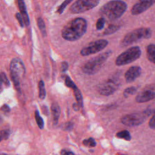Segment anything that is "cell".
Wrapping results in <instances>:
<instances>
[{
	"mask_svg": "<svg viewBox=\"0 0 155 155\" xmlns=\"http://www.w3.org/2000/svg\"><path fill=\"white\" fill-rule=\"evenodd\" d=\"M87 29V21L82 18H76L64 26L62 30V36L67 41H75L82 37Z\"/></svg>",
	"mask_w": 155,
	"mask_h": 155,
	"instance_id": "obj_1",
	"label": "cell"
},
{
	"mask_svg": "<svg viewBox=\"0 0 155 155\" xmlns=\"http://www.w3.org/2000/svg\"><path fill=\"white\" fill-rule=\"evenodd\" d=\"M127 9V4L122 1H110L103 5L99 13L104 19L115 20L120 18Z\"/></svg>",
	"mask_w": 155,
	"mask_h": 155,
	"instance_id": "obj_2",
	"label": "cell"
},
{
	"mask_svg": "<svg viewBox=\"0 0 155 155\" xmlns=\"http://www.w3.org/2000/svg\"><path fill=\"white\" fill-rule=\"evenodd\" d=\"M111 54L112 51L111 50H108L93 58L83 65L82 67V71L84 73L88 75L96 73Z\"/></svg>",
	"mask_w": 155,
	"mask_h": 155,
	"instance_id": "obj_3",
	"label": "cell"
},
{
	"mask_svg": "<svg viewBox=\"0 0 155 155\" xmlns=\"http://www.w3.org/2000/svg\"><path fill=\"white\" fill-rule=\"evenodd\" d=\"M151 35L152 31L150 28H139L127 33L120 41V45L122 47H125L143 39H148Z\"/></svg>",
	"mask_w": 155,
	"mask_h": 155,
	"instance_id": "obj_4",
	"label": "cell"
},
{
	"mask_svg": "<svg viewBox=\"0 0 155 155\" xmlns=\"http://www.w3.org/2000/svg\"><path fill=\"white\" fill-rule=\"evenodd\" d=\"M153 112L151 109H147L142 112L128 114L124 116L120 121L124 125L128 127L138 126L144 122Z\"/></svg>",
	"mask_w": 155,
	"mask_h": 155,
	"instance_id": "obj_5",
	"label": "cell"
},
{
	"mask_svg": "<svg viewBox=\"0 0 155 155\" xmlns=\"http://www.w3.org/2000/svg\"><path fill=\"white\" fill-rule=\"evenodd\" d=\"M141 55V50L139 47H131L119 54L115 61V64L117 66L125 65L135 61Z\"/></svg>",
	"mask_w": 155,
	"mask_h": 155,
	"instance_id": "obj_6",
	"label": "cell"
},
{
	"mask_svg": "<svg viewBox=\"0 0 155 155\" xmlns=\"http://www.w3.org/2000/svg\"><path fill=\"white\" fill-rule=\"evenodd\" d=\"M12 79L16 88L19 86L20 79L25 74V66L22 61L19 58H14L10 65Z\"/></svg>",
	"mask_w": 155,
	"mask_h": 155,
	"instance_id": "obj_7",
	"label": "cell"
},
{
	"mask_svg": "<svg viewBox=\"0 0 155 155\" xmlns=\"http://www.w3.org/2000/svg\"><path fill=\"white\" fill-rule=\"evenodd\" d=\"M120 85L119 78L113 77L100 84L97 87L99 93L102 96H110L116 91Z\"/></svg>",
	"mask_w": 155,
	"mask_h": 155,
	"instance_id": "obj_8",
	"label": "cell"
},
{
	"mask_svg": "<svg viewBox=\"0 0 155 155\" xmlns=\"http://www.w3.org/2000/svg\"><path fill=\"white\" fill-rule=\"evenodd\" d=\"M99 3L98 0H78L71 5L70 12L73 14L82 13L96 7Z\"/></svg>",
	"mask_w": 155,
	"mask_h": 155,
	"instance_id": "obj_9",
	"label": "cell"
},
{
	"mask_svg": "<svg viewBox=\"0 0 155 155\" xmlns=\"http://www.w3.org/2000/svg\"><path fill=\"white\" fill-rule=\"evenodd\" d=\"M108 44V41L105 39H98L89 43L86 47L82 48L80 53L83 56H89L104 49Z\"/></svg>",
	"mask_w": 155,
	"mask_h": 155,
	"instance_id": "obj_10",
	"label": "cell"
},
{
	"mask_svg": "<svg viewBox=\"0 0 155 155\" xmlns=\"http://www.w3.org/2000/svg\"><path fill=\"white\" fill-rule=\"evenodd\" d=\"M155 99V84L144 87L136 96L135 100L137 103H144Z\"/></svg>",
	"mask_w": 155,
	"mask_h": 155,
	"instance_id": "obj_11",
	"label": "cell"
},
{
	"mask_svg": "<svg viewBox=\"0 0 155 155\" xmlns=\"http://www.w3.org/2000/svg\"><path fill=\"white\" fill-rule=\"evenodd\" d=\"M155 3V1H139L136 2L131 8V13L133 15H137L148 10Z\"/></svg>",
	"mask_w": 155,
	"mask_h": 155,
	"instance_id": "obj_12",
	"label": "cell"
},
{
	"mask_svg": "<svg viewBox=\"0 0 155 155\" xmlns=\"http://www.w3.org/2000/svg\"><path fill=\"white\" fill-rule=\"evenodd\" d=\"M142 69L139 66H132L125 73V79L127 82L130 83L136 79L141 74Z\"/></svg>",
	"mask_w": 155,
	"mask_h": 155,
	"instance_id": "obj_13",
	"label": "cell"
},
{
	"mask_svg": "<svg viewBox=\"0 0 155 155\" xmlns=\"http://www.w3.org/2000/svg\"><path fill=\"white\" fill-rule=\"evenodd\" d=\"M18 7L19 8L20 12H21V15L23 19V22H24L25 25L26 26H28L30 24V21H29V18L27 15V12L26 10V7L25 3L23 1L19 0L18 1Z\"/></svg>",
	"mask_w": 155,
	"mask_h": 155,
	"instance_id": "obj_14",
	"label": "cell"
},
{
	"mask_svg": "<svg viewBox=\"0 0 155 155\" xmlns=\"http://www.w3.org/2000/svg\"><path fill=\"white\" fill-rule=\"evenodd\" d=\"M146 53L148 60L155 64V44H149L147 47Z\"/></svg>",
	"mask_w": 155,
	"mask_h": 155,
	"instance_id": "obj_15",
	"label": "cell"
},
{
	"mask_svg": "<svg viewBox=\"0 0 155 155\" xmlns=\"http://www.w3.org/2000/svg\"><path fill=\"white\" fill-rule=\"evenodd\" d=\"M51 113L53 117L54 123L56 124L58 122L60 114H61V108L58 104L56 102L52 104L51 107Z\"/></svg>",
	"mask_w": 155,
	"mask_h": 155,
	"instance_id": "obj_16",
	"label": "cell"
},
{
	"mask_svg": "<svg viewBox=\"0 0 155 155\" xmlns=\"http://www.w3.org/2000/svg\"><path fill=\"white\" fill-rule=\"evenodd\" d=\"M72 90L73 91L76 100L77 101V104L80 107H83V98L80 90L77 87V86L73 88Z\"/></svg>",
	"mask_w": 155,
	"mask_h": 155,
	"instance_id": "obj_17",
	"label": "cell"
},
{
	"mask_svg": "<svg viewBox=\"0 0 155 155\" xmlns=\"http://www.w3.org/2000/svg\"><path fill=\"white\" fill-rule=\"evenodd\" d=\"M119 28H120V26L118 25H114V24L109 25L103 32V35H111L116 32L117 30H119Z\"/></svg>",
	"mask_w": 155,
	"mask_h": 155,
	"instance_id": "obj_18",
	"label": "cell"
},
{
	"mask_svg": "<svg viewBox=\"0 0 155 155\" xmlns=\"http://www.w3.org/2000/svg\"><path fill=\"white\" fill-rule=\"evenodd\" d=\"M116 136L120 139H124L126 140H130L131 139L130 133L127 130H122L121 131L118 132L116 134Z\"/></svg>",
	"mask_w": 155,
	"mask_h": 155,
	"instance_id": "obj_19",
	"label": "cell"
},
{
	"mask_svg": "<svg viewBox=\"0 0 155 155\" xmlns=\"http://www.w3.org/2000/svg\"><path fill=\"white\" fill-rule=\"evenodd\" d=\"M39 97L41 99H44L46 95V91L45 89V86H44V83L42 81H41L39 82Z\"/></svg>",
	"mask_w": 155,
	"mask_h": 155,
	"instance_id": "obj_20",
	"label": "cell"
},
{
	"mask_svg": "<svg viewBox=\"0 0 155 155\" xmlns=\"http://www.w3.org/2000/svg\"><path fill=\"white\" fill-rule=\"evenodd\" d=\"M136 91H137V88L136 87H130L125 89V90L124 91L123 94L125 97H127L130 95L135 94Z\"/></svg>",
	"mask_w": 155,
	"mask_h": 155,
	"instance_id": "obj_21",
	"label": "cell"
},
{
	"mask_svg": "<svg viewBox=\"0 0 155 155\" xmlns=\"http://www.w3.org/2000/svg\"><path fill=\"white\" fill-rule=\"evenodd\" d=\"M38 25L41 31L42 32V35L44 36H45L46 35L45 25V23H44L43 19L41 18H39L38 19Z\"/></svg>",
	"mask_w": 155,
	"mask_h": 155,
	"instance_id": "obj_22",
	"label": "cell"
},
{
	"mask_svg": "<svg viewBox=\"0 0 155 155\" xmlns=\"http://www.w3.org/2000/svg\"><path fill=\"white\" fill-rule=\"evenodd\" d=\"M35 119H36V123H37L38 127L41 129H42L44 128V121H43L42 118L40 116L39 112L37 110L35 111Z\"/></svg>",
	"mask_w": 155,
	"mask_h": 155,
	"instance_id": "obj_23",
	"label": "cell"
},
{
	"mask_svg": "<svg viewBox=\"0 0 155 155\" xmlns=\"http://www.w3.org/2000/svg\"><path fill=\"white\" fill-rule=\"evenodd\" d=\"M83 144L85 146L90 147H94L96 146V142L95 140L92 138L90 137L87 139H85L83 140Z\"/></svg>",
	"mask_w": 155,
	"mask_h": 155,
	"instance_id": "obj_24",
	"label": "cell"
},
{
	"mask_svg": "<svg viewBox=\"0 0 155 155\" xmlns=\"http://www.w3.org/2000/svg\"><path fill=\"white\" fill-rule=\"evenodd\" d=\"M105 19L102 17L99 18L96 22V28L97 30H102L104 27V25H105Z\"/></svg>",
	"mask_w": 155,
	"mask_h": 155,
	"instance_id": "obj_25",
	"label": "cell"
},
{
	"mask_svg": "<svg viewBox=\"0 0 155 155\" xmlns=\"http://www.w3.org/2000/svg\"><path fill=\"white\" fill-rule=\"evenodd\" d=\"M65 84L67 87L71 88V89H73V88H74L75 87H76V84L74 83V82L71 79V78L67 76L65 79Z\"/></svg>",
	"mask_w": 155,
	"mask_h": 155,
	"instance_id": "obj_26",
	"label": "cell"
},
{
	"mask_svg": "<svg viewBox=\"0 0 155 155\" xmlns=\"http://www.w3.org/2000/svg\"><path fill=\"white\" fill-rule=\"evenodd\" d=\"M71 2V0H67V1H64V2L62 3V4L58 7L57 12H58L59 14H61V13L64 12V9H65V7H67V5L69 3H70Z\"/></svg>",
	"mask_w": 155,
	"mask_h": 155,
	"instance_id": "obj_27",
	"label": "cell"
},
{
	"mask_svg": "<svg viewBox=\"0 0 155 155\" xmlns=\"http://www.w3.org/2000/svg\"><path fill=\"white\" fill-rule=\"evenodd\" d=\"M148 125H149V127L151 129L155 130V110L154 111L153 114L151 119L149 120Z\"/></svg>",
	"mask_w": 155,
	"mask_h": 155,
	"instance_id": "obj_28",
	"label": "cell"
},
{
	"mask_svg": "<svg viewBox=\"0 0 155 155\" xmlns=\"http://www.w3.org/2000/svg\"><path fill=\"white\" fill-rule=\"evenodd\" d=\"M10 133L7 130H2L0 131V141L3 139H7L9 137Z\"/></svg>",
	"mask_w": 155,
	"mask_h": 155,
	"instance_id": "obj_29",
	"label": "cell"
},
{
	"mask_svg": "<svg viewBox=\"0 0 155 155\" xmlns=\"http://www.w3.org/2000/svg\"><path fill=\"white\" fill-rule=\"evenodd\" d=\"M73 127V124L71 122H67L64 124V129L65 130H71Z\"/></svg>",
	"mask_w": 155,
	"mask_h": 155,
	"instance_id": "obj_30",
	"label": "cell"
},
{
	"mask_svg": "<svg viewBox=\"0 0 155 155\" xmlns=\"http://www.w3.org/2000/svg\"><path fill=\"white\" fill-rule=\"evenodd\" d=\"M1 78H2V82L4 83H5V84L7 85V86H8L10 85V82L8 81V78H7L5 74H4V73H2L1 74Z\"/></svg>",
	"mask_w": 155,
	"mask_h": 155,
	"instance_id": "obj_31",
	"label": "cell"
},
{
	"mask_svg": "<svg viewBox=\"0 0 155 155\" xmlns=\"http://www.w3.org/2000/svg\"><path fill=\"white\" fill-rule=\"evenodd\" d=\"M68 64L67 62H63L61 64V70L62 72H65L68 70Z\"/></svg>",
	"mask_w": 155,
	"mask_h": 155,
	"instance_id": "obj_32",
	"label": "cell"
},
{
	"mask_svg": "<svg viewBox=\"0 0 155 155\" xmlns=\"http://www.w3.org/2000/svg\"><path fill=\"white\" fill-rule=\"evenodd\" d=\"M16 18H17V19H18V22H19V24H20V25H21V27H24V22H23L22 18V16H21V15L20 13H16Z\"/></svg>",
	"mask_w": 155,
	"mask_h": 155,
	"instance_id": "obj_33",
	"label": "cell"
},
{
	"mask_svg": "<svg viewBox=\"0 0 155 155\" xmlns=\"http://www.w3.org/2000/svg\"><path fill=\"white\" fill-rule=\"evenodd\" d=\"M61 155H74V154L70 151L67 150H62L61 152Z\"/></svg>",
	"mask_w": 155,
	"mask_h": 155,
	"instance_id": "obj_34",
	"label": "cell"
},
{
	"mask_svg": "<svg viewBox=\"0 0 155 155\" xmlns=\"http://www.w3.org/2000/svg\"><path fill=\"white\" fill-rule=\"evenodd\" d=\"M1 110H2V111H4V112H9L10 110V108L8 107V105H4L2 107V108H1Z\"/></svg>",
	"mask_w": 155,
	"mask_h": 155,
	"instance_id": "obj_35",
	"label": "cell"
},
{
	"mask_svg": "<svg viewBox=\"0 0 155 155\" xmlns=\"http://www.w3.org/2000/svg\"><path fill=\"white\" fill-rule=\"evenodd\" d=\"M73 109H74V110H75V111H78L79 109H80V107L79 106V105L76 103V104H74L73 105Z\"/></svg>",
	"mask_w": 155,
	"mask_h": 155,
	"instance_id": "obj_36",
	"label": "cell"
},
{
	"mask_svg": "<svg viewBox=\"0 0 155 155\" xmlns=\"http://www.w3.org/2000/svg\"><path fill=\"white\" fill-rule=\"evenodd\" d=\"M2 78H1V76L0 74V87L2 86Z\"/></svg>",
	"mask_w": 155,
	"mask_h": 155,
	"instance_id": "obj_37",
	"label": "cell"
},
{
	"mask_svg": "<svg viewBox=\"0 0 155 155\" xmlns=\"http://www.w3.org/2000/svg\"><path fill=\"white\" fill-rule=\"evenodd\" d=\"M0 155H6V154H0Z\"/></svg>",
	"mask_w": 155,
	"mask_h": 155,
	"instance_id": "obj_38",
	"label": "cell"
},
{
	"mask_svg": "<svg viewBox=\"0 0 155 155\" xmlns=\"http://www.w3.org/2000/svg\"><path fill=\"white\" fill-rule=\"evenodd\" d=\"M121 155H125V154H121Z\"/></svg>",
	"mask_w": 155,
	"mask_h": 155,
	"instance_id": "obj_39",
	"label": "cell"
}]
</instances>
